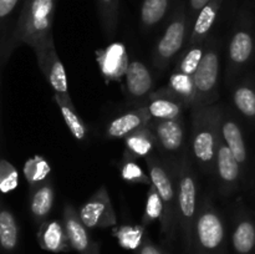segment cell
I'll return each mask as SVG.
<instances>
[{"label":"cell","instance_id":"30","mask_svg":"<svg viewBox=\"0 0 255 254\" xmlns=\"http://www.w3.org/2000/svg\"><path fill=\"white\" fill-rule=\"evenodd\" d=\"M233 102L236 109L247 119H255V89L252 85L243 84L233 91Z\"/></svg>","mask_w":255,"mask_h":254},{"label":"cell","instance_id":"31","mask_svg":"<svg viewBox=\"0 0 255 254\" xmlns=\"http://www.w3.org/2000/svg\"><path fill=\"white\" fill-rule=\"evenodd\" d=\"M22 171H24V176L30 187H34L47 181V177H49L51 169L44 157L34 156L25 162Z\"/></svg>","mask_w":255,"mask_h":254},{"label":"cell","instance_id":"15","mask_svg":"<svg viewBox=\"0 0 255 254\" xmlns=\"http://www.w3.org/2000/svg\"><path fill=\"white\" fill-rule=\"evenodd\" d=\"M149 120L151 116L146 107L132 110L112 120L106 126L105 136L110 139L125 138L128 134L146 127L149 124Z\"/></svg>","mask_w":255,"mask_h":254},{"label":"cell","instance_id":"4","mask_svg":"<svg viewBox=\"0 0 255 254\" xmlns=\"http://www.w3.org/2000/svg\"><path fill=\"white\" fill-rule=\"evenodd\" d=\"M178 197V222L182 242L187 253L192 252L193 243V226L197 217V193L198 183L192 168L191 159L183 154L179 164L174 167Z\"/></svg>","mask_w":255,"mask_h":254},{"label":"cell","instance_id":"27","mask_svg":"<svg viewBox=\"0 0 255 254\" xmlns=\"http://www.w3.org/2000/svg\"><path fill=\"white\" fill-rule=\"evenodd\" d=\"M54 99L55 101H56L57 106L60 107L62 119H64L65 124H66L67 128L70 129L72 136H74L77 141H84L87 136V128L86 126H85L84 121L81 120V117L77 115L72 101H66V100L61 99L59 95H55Z\"/></svg>","mask_w":255,"mask_h":254},{"label":"cell","instance_id":"22","mask_svg":"<svg viewBox=\"0 0 255 254\" xmlns=\"http://www.w3.org/2000/svg\"><path fill=\"white\" fill-rule=\"evenodd\" d=\"M54 187L49 179L37 186L31 187V197H30V212L35 221L42 223L46 221L47 216L54 206Z\"/></svg>","mask_w":255,"mask_h":254},{"label":"cell","instance_id":"20","mask_svg":"<svg viewBox=\"0 0 255 254\" xmlns=\"http://www.w3.org/2000/svg\"><path fill=\"white\" fill-rule=\"evenodd\" d=\"M186 105L169 96L163 90L149 95L146 109L153 120H172L181 117Z\"/></svg>","mask_w":255,"mask_h":254},{"label":"cell","instance_id":"18","mask_svg":"<svg viewBox=\"0 0 255 254\" xmlns=\"http://www.w3.org/2000/svg\"><path fill=\"white\" fill-rule=\"evenodd\" d=\"M125 85L131 99L141 100L151 95L153 79L148 67L141 61L132 60L125 74Z\"/></svg>","mask_w":255,"mask_h":254},{"label":"cell","instance_id":"23","mask_svg":"<svg viewBox=\"0 0 255 254\" xmlns=\"http://www.w3.org/2000/svg\"><path fill=\"white\" fill-rule=\"evenodd\" d=\"M174 0H143L139 20L144 30H152L161 24L172 10Z\"/></svg>","mask_w":255,"mask_h":254},{"label":"cell","instance_id":"21","mask_svg":"<svg viewBox=\"0 0 255 254\" xmlns=\"http://www.w3.org/2000/svg\"><path fill=\"white\" fill-rule=\"evenodd\" d=\"M221 134L237 161L239 162L241 166H243L247 161V146L241 126L231 116L222 115Z\"/></svg>","mask_w":255,"mask_h":254},{"label":"cell","instance_id":"17","mask_svg":"<svg viewBox=\"0 0 255 254\" xmlns=\"http://www.w3.org/2000/svg\"><path fill=\"white\" fill-rule=\"evenodd\" d=\"M97 62L107 80L122 79L129 64L126 47L119 42L111 44L105 50L97 52Z\"/></svg>","mask_w":255,"mask_h":254},{"label":"cell","instance_id":"34","mask_svg":"<svg viewBox=\"0 0 255 254\" xmlns=\"http://www.w3.org/2000/svg\"><path fill=\"white\" fill-rule=\"evenodd\" d=\"M162 216H163V204H162V199L161 197H159L158 192H157L156 187H154L153 184H151L148 189V193H147L146 208H144L143 217H142L141 226L146 228L148 224L153 223L157 219L161 221Z\"/></svg>","mask_w":255,"mask_h":254},{"label":"cell","instance_id":"8","mask_svg":"<svg viewBox=\"0 0 255 254\" xmlns=\"http://www.w3.org/2000/svg\"><path fill=\"white\" fill-rule=\"evenodd\" d=\"M34 51L40 70L55 91V95H59L61 99L66 100V101H71L66 72H65L64 65L57 55L56 49H55L52 35H50L41 44L37 45Z\"/></svg>","mask_w":255,"mask_h":254},{"label":"cell","instance_id":"26","mask_svg":"<svg viewBox=\"0 0 255 254\" xmlns=\"http://www.w3.org/2000/svg\"><path fill=\"white\" fill-rule=\"evenodd\" d=\"M232 243L237 254H251L255 248V223L248 217H243L234 227Z\"/></svg>","mask_w":255,"mask_h":254},{"label":"cell","instance_id":"37","mask_svg":"<svg viewBox=\"0 0 255 254\" xmlns=\"http://www.w3.org/2000/svg\"><path fill=\"white\" fill-rule=\"evenodd\" d=\"M209 0H188L187 2V14H188L189 25H193L194 20L198 16L199 11L208 4Z\"/></svg>","mask_w":255,"mask_h":254},{"label":"cell","instance_id":"39","mask_svg":"<svg viewBox=\"0 0 255 254\" xmlns=\"http://www.w3.org/2000/svg\"><path fill=\"white\" fill-rule=\"evenodd\" d=\"M188 254H197V253H193V252H189Z\"/></svg>","mask_w":255,"mask_h":254},{"label":"cell","instance_id":"2","mask_svg":"<svg viewBox=\"0 0 255 254\" xmlns=\"http://www.w3.org/2000/svg\"><path fill=\"white\" fill-rule=\"evenodd\" d=\"M56 2L57 0H25L12 36V52L21 44L34 50L52 35Z\"/></svg>","mask_w":255,"mask_h":254},{"label":"cell","instance_id":"35","mask_svg":"<svg viewBox=\"0 0 255 254\" xmlns=\"http://www.w3.org/2000/svg\"><path fill=\"white\" fill-rule=\"evenodd\" d=\"M19 184V173L14 164L0 158V192L4 194L14 191Z\"/></svg>","mask_w":255,"mask_h":254},{"label":"cell","instance_id":"3","mask_svg":"<svg viewBox=\"0 0 255 254\" xmlns=\"http://www.w3.org/2000/svg\"><path fill=\"white\" fill-rule=\"evenodd\" d=\"M151 183L156 187L163 204V216L161 218L162 233L168 242L176 238L179 232L178 222V197L174 167H169L156 157L147 159Z\"/></svg>","mask_w":255,"mask_h":254},{"label":"cell","instance_id":"13","mask_svg":"<svg viewBox=\"0 0 255 254\" xmlns=\"http://www.w3.org/2000/svg\"><path fill=\"white\" fill-rule=\"evenodd\" d=\"M25 0H0V65L11 56V41Z\"/></svg>","mask_w":255,"mask_h":254},{"label":"cell","instance_id":"12","mask_svg":"<svg viewBox=\"0 0 255 254\" xmlns=\"http://www.w3.org/2000/svg\"><path fill=\"white\" fill-rule=\"evenodd\" d=\"M214 169L217 171V177H218L222 192L224 194H229L236 191L239 184V179H241L242 166L226 144L221 131H219L218 142H217Z\"/></svg>","mask_w":255,"mask_h":254},{"label":"cell","instance_id":"36","mask_svg":"<svg viewBox=\"0 0 255 254\" xmlns=\"http://www.w3.org/2000/svg\"><path fill=\"white\" fill-rule=\"evenodd\" d=\"M121 176L125 181L132 182V183H142L151 186V179L146 176L143 169L141 168L139 164H137L133 161V158L127 157L121 166Z\"/></svg>","mask_w":255,"mask_h":254},{"label":"cell","instance_id":"11","mask_svg":"<svg viewBox=\"0 0 255 254\" xmlns=\"http://www.w3.org/2000/svg\"><path fill=\"white\" fill-rule=\"evenodd\" d=\"M254 37L251 25L247 20L239 22L231 37L228 46L229 76H233L237 71L243 69L253 56Z\"/></svg>","mask_w":255,"mask_h":254},{"label":"cell","instance_id":"28","mask_svg":"<svg viewBox=\"0 0 255 254\" xmlns=\"http://www.w3.org/2000/svg\"><path fill=\"white\" fill-rule=\"evenodd\" d=\"M19 241V228L14 214L7 209H0V247L11 252Z\"/></svg>","mask_w":255,"mask_h":254},{"label":"cell","instance_id":"32","mask_svg":"<svg viewBox=\"0 0 255 254\" xmlns=\"http://www.w3.org/2000/svg\"><path fill=\"white\" fill-rule=\"evenodd\" d=\"M115 237L120 246L129 251H137L143 243L144 239V227L142 226H125L119 227L114 231Z\"/></svg>","mask_w":255,"mask_h":254},{"label":"cell","instance_id":"10","mask_svg":"<svg viewBox=\"0 0 255 254\" xmlns=\"http://www.w3.org/2000/svg\"><path fill=\"white\" fill-rule=\"evenodd\" d=\"M62 222L72 251L79 254H100L99 244L92 239L89 228L81 221L79 212L72 204H65Z\"/></svg>","mask_w":255,"mask_h":254},{"label":"cell","instance_id":"14","mask_svg":"<svg viewBox=\"0 0 255 254\" xmlns=\"http://www.w3.org/2000/svg\"><path fill=\"white\" fill-rule=\"evenodd\" d=\"M149 128L154 133L157 144L162 151L169 154H176L184 146V124L182 117L172 120H154Z\"/></svg>","mask_w":255,"mask_h":254},{"label":"cell","instance_id":"29","mask_svg":"<svg viewBox=\"0 0 255 254\" xmlns=\"http://www.w3.org/2000/svg\"><path fill=\"white\" fill-rule=\"evenodd\" d=\"M120 0H97L100 21L107 36H112L116 32L119 24Z\"/></svg>","mask_w":255,"mask_h":254},{"label":"cell","instance_id":"7","mask_svg":"<svg viewBox=\"0 0 255 254\" xmlns=\"http://www.w3.org/2000/svg\"><path fill=\"white\" fill-rule=\"evenodd\" d=\"M204 56L193 75L196 96L192 107H201L212 105L217 100L219 81V71H221V55H219L218 45L216 40L209 41Z\"/></svg>","mask_w":255,"mask_h":254},{"label":"cell","instance_id":"9","mask_svg":"<svg viewBox=\"0 0 255 254\" xmlns=\"http://www.w3.org/2000/svg\"><path fill=\"white\" fill-rule=\"evenodd\" d=\"M80 218L89 229L109 228L117 224L111 198L105 187L97 189L79 211Z\"/></svg>","mask_w":255,"mask_h":254},{"label":"cell","instance_id":"19","mask_svg":"<svg viewBox=\"0 0 255 254\" xmlns=\"http://www.w3.org/2000/svg\"><path fill=\"white\" fill-rule=\"evenodd\" d=\"M224 0H209L208 4L199 11L198 16L192 25L191 34L188 39V46L198 42H203L207 40V36L211 32L217 16L222 9Z\"/></svg>","mask_w":255,"mask_h":254},{"label":"cell","instance_id":"6","mask_svg":"<svg viewBox=\"0 0 255 254\" xmlns=\"http://www.w3.org/2000/svg\"><path fill=\"white\" fill-rule=\"evenodd\" d=\"M191 30L192 27L188 22V14H187V5L183 1H178L172 12L166 30L154 47V67L164 70L171 64L172 60L182 50L186 40L188 42Z\"/></svg>","mask_w":255,"mask_h":254},{"label":"cell","instance_id":"16","mask_svg":"<svg viewBox=\"0 0 255 254\" xmlns=\"http://www.w3.org/2000/svg\"><path fill=\"white\" fill-rule=\"evenodd\" d=\"M37 243L41 249L51 253H69L72 251L64 222L57 219H46L40 224Z\"/></svg>","mask_w":255,"mask_h":254},{"label":"cell","instance_id":"5","mask_svg":"<svg viewBox=\"0 0 255 254\" xmlns=\"http://www.w3.org/2000/svg\"><path fill=\"white\" fill-rule=\"evenodd\" d=\"M226 242V226L221 213L209 198H204L193 226L192 249L197 254H222Z\"/></svg>","mask_w":255,"mask_h":254},{"label":"cell","instance_id":"25","mask_svg":"<svg viewBox=\"0 0 255 254\" xmlns=\"http://www.w3.org/2000/svg\"><path fill=\"white\" fill-rule=\"evenodd\" d=\"M164 92L169 96L174 97L178 101L183 102L186 106L193 105L194 96H196V87H194L193 76L174 71L169 77V82L163 89Z\"/></svg>","mask_w":255,"mask_h":254},{"label":"cell","instance_id":"38","mask_svg":"<svg viewBox=\"0 0 255 254\" xmlns=\"http://www.w3.org/2000/svg\"><path fill=\"white\" fill-rule=\"evenodd\" d=\"M137 254H167V252L152 242L148 237H144L143 243L137 249Z\"/></svg>","mask_w":255,"mask_h":254},{"label":"cell","instance_id":"24","mask_svg":"<svg viewBox=\"0 0 255 254\" xmlns=\"http://www.w3.org/2000/svg\"><path fill=\"white\" fill-rule=\"evenodd\" d=\"M125 146H126V154L131 158H138V157H148L153 151L156 142V137L152 129L148 126L133 132L125 137Z\"/></svg>","mask_w":255,"mask_h":254},{"label":"cell","instance_id":"1","mask_svg":"<svg viewBox=\"0 0 255 254\" xmlns=\"http://www.w3.org/2000/svg\"><path fill=\"white\" fill-rule=\"evenodd\" d=\"M222 109L216 105L194 107L192 114V153L206 173L214 171Z\"/></svg>","mask_w":255,"mask_h":254},{"label":"cell","instance_id":"33","mask_svg":"<svg viewBox=\"0 0 255 254\" xmlns=\"http://www.w3.org/2000/svg\"><path fill=\"white\" fill-rule=\"evenodd\" d=\"M206 49V41L198 42V44L188 46V50H187L183 54V56L181 57V60H179L178 65H177L174 71H178L182 72V74L193 76V75L196 74L197 69H198L199 64H201L202 59H203Z\"/></svg>","mask_w":255,"mask_h":254}]
</instances>
